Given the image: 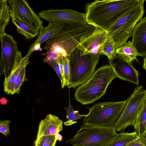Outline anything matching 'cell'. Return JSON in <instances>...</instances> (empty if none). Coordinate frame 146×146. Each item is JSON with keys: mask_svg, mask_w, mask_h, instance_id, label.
Masks as SVG:
<instances>
[{"mask_svg": "<svg viewBox=\"0 0 146 146\" xmlns=\"http://www.w3.org/2000/svg\"><path fill=\"white\" fill-rule=\"evenodd\" d=\"M142 0H96L86 5L87 23L107 32L110 27Z\"/></svg>", "mask_w": 146, "mask_h": 146, "instance_id": "obj_1", "label": "cell"}, {"mask_svg": "<svg viewBox=\"0 0 146 146\" xmlns=\"http://www.w3.org/2000/svg\"><path fill=\"white\" fill-rule=\"evenodd\" d=\"M88 24H74L64 25L62 31L46 41L44 49L68 57L79 45L96 28Z\"/></svg>", "mask_w": 146, "mask_h": 146, "instance_id": "obj_2", "label": "cell"}, {"mask_svg": "<svg viewBox=\"0 0 146 146\" xmlns=\"http://www.w3.org/2000/svg\"><path fill=\"white\" fill-rule=\"evenodd\" d=\"M116 78L109 65L102 66L85 83L78 87L74 93L75 99L83 105L94 103L105 94L108 87Z\"/></svg>", "mask_w": 146, "mask_h": 146, "instance_id": "obj_3", "label": "cell"}, {"mask_svg": "<svg viewBox=\"0 0 146 146\" xmlns=\"http://www.w3.org/2000/svg\"><path fill=\"white\" fill-rule=\"evenodd\" d=\"M100 53H91L83 56L77 47L68 57L69 60V79L67 86L75 88L88 80L96 71Z\"/></svg>", "mask_w": 146, "mask_h": 146, "instance_id": "obj_4", "label": "cell"}, {"mask_svg": "<svg viewBox=\"0 0 146 146\" xmlns=\"http://www.w3.org/2000/svg\"><path fill=\"white\" fill-rule=\"evenodd\" d=\"M144 1L142 0L130 9L108 30L107 35L113 41L115 50L126 43L129 38L132 36L135 26L142 19L144 15Z\"/></svg>", "mask_w": 146, "mask_h": 146, "instance_id": "obj_5", "label": "cell"}, {"mask_svg": "<svg viewBox=\"0 0 146 146\" xmlns=\"http://www.w3.org/2000/svg\"><path fill=\"white\" fill-rule=\"evenodd\" d=\"M126 100L99 102L92 108L82 121L83 125L113 127L123 110Z\"/></svg>", "mask_w": 146, "mask_h": 146, "instance_id": "obj_6", "label": "cell"}, {"mask_svg": "<svg viewBox=\"0 0 146 146\" xmlns=\"http://www.w3.org/2000/svg\"><path fill=\"white\" fill-rule=\"evenodd\" d=\"M117 134L113 127L83 125L74 136L66 143L73 146H106Z\"/></svg>", "mask_w": 146, "mask_h": 146, "instance_id": "obj_7", "label": "cell"}, {"mask_svg": "<svg viewBox=\"0 0 146 146\" xmlns=\"http://www.w3.org/2000/svg\"><path fill=\"white\" fill-rule=\"evenodd\" d=\"M146 99V90L141 86L136 87L126 100L124 109L113 126L116 131L122 132L127 127L133 126Z\"/></svg>", "mask_w": 146, "mask_h": 146, "instance_id": "obj_8", "label": "cell"}, {"mask_svg": "<svg viewBox=\"0 0 146 146\" xmlns=\"http://www.w3.org/2000/svg\"><path fill=\"white\" fill-rule=\"evenodd\" d=\"M0 39L1 44L0 74H4L5 78L10 74L16 61L22 57L21 52L18 50L17 42L12 35L5 33L0 37Z\"/></svg>", "mask_w": 146, "mask_h": 146, "instance_id": "obj_9", "label": "cell"}, {"mask_svg": "<svg viewBox=\"0 0 146 146\" xmlns=\"http://www.w3.org/2000/svg\"><path fill=\"white\" fill-rule=\"evenodd\" d=\"M11 19H18L35 29L39 30L43 22L25 0H8Z\"/></svg>", "mask_w": 146, "mask_h": 146, "instance_id": "obj_10", "label": "cell"}, {"mask_svg": "<svg viewBox=\"0 0 146 146\" xmlns=\"http://www.w3.org/2000/svg\"><path fill=\"white\" fill-rule=\"evenodd\" d=\"M38 16L48 22L62 25L87 24L85 14L71 9H49L41 11Z\"/></svg>", "mask_w": 146, "mask_h": 146, "instance_id": "obj_11", "label": "cell"}, {"mask_svg": "<svg viewBox=\"0 0 146 146\" xmlns=\"http://www.w3.org/2000/svg\"><path fill=\"white\" fill-rule=\"evenodd\" d=\"M109 65L113 70L116 77L138 85V70L125 58L116 54L112 60H109Z\"/></svg>", "mask_w": 146, "mask_h": 146, "instance_id": "obj_12", "label": "cell"}, {"mask_svg": "<svg viewBox=\"0 0 146 146\" xmlns=\"http://www.w3.org/2000/svg\"><path fill=\"white\" fill-rule=\"evenodd\" d=\"M107 36V32L96 27L92 34L77 47L81 55L91 53L95 54L100 53L99 47L106 40Z\"/></svg>", "mask_w": 146, "mask_h": 146, "instance_id": "obj_13", "label": "cell"}, {"mask_svg": "<svg viewBox=\"0 0 146 146\" xmlns=\"http://www.w3.org/2000/svg\"><path fill=\"white\" fill-rule=\"evenodd\" d=\"M63 121L55 115H47L39 122L36 138L46 135H56L62 131Z\"/></svg>", "mask_w": 146, "mask_h": 146, "instance_id": "obj_14", "label": "cell"}, {"mask_svg": "<svg viewBox=\"0 0 146 146\" xmlns=\"http://www.w3.org/2000/svg\"><path fill=\"white\" fill-rule=\"evenodd\" d=\"M131 43L139 56H146V17L135 26Z\"/></svg>", "mask_w": 146, "mask_h": 146, "instance_id": "obj_15", "label": "cell"}, {"mask_svg": "<svg viewBox=\"0 0 146 146\" xmlns=\"http://www.w3.org/2000/svg\"><path fill=\"white\" fill-rule=\"evenodd\" d=\"M30 57L27 54L16 61L12 70L7 77L5 78L3 84L4 91L7 94L14 95L15 87L17 77L22 69L30 63Z\"/></svg>", "mask_w": 146, "mask_h": 146, "instance_id": "obj_16", "label": "cell"}, {"mask_svg": "<svg viewBox=\"0 0 146 146\" xmlns=\"http://www.w3.org/2000/svg\"><path fill=\"white\" fill-rule=\"evenodd\" d=\"M64 26L48 22L46 27L42 26L39 30L36 39L30 46L27 54L31 56L33 53V48L35 45L38 44L41 46L43 42L46 41L48 39L60 33Z\"/></svg>", "mask_w": 146, "mask_h": 146, "instance_id": "obj_17", "label": "cell"}, {"mask_svg": "<svg viewBox=\"0 0 146 146\" xmlns=\"http://www.w3.org/2000/svg\"><path fill=\"white\" fill-rule=\"evenodd\" d=\"M115 53L125 58L131 64V62L135 60L139 62L137 58L139 55L133 46L131 42L126 43L117 49Z\"/></svg>", "mask_w": 146, "mask_h": 146, "instance_id": "obj_18", "label": "cell"}, {"mask_svg": "<svg viewBox=\"0 0 146 146\" xmlns=\"http://www.w3.org/2000/svg\"><path fill=\"white\" fill-rule=\"evenodd\" d=\"M15 25L18 32L23 35L28 40L31 39L38 35L39 30L27 25L22 21L15 19H11Z\"/></svg>", "mask_w": 146, "mask_h": 146, "instance_id": "obj_19", "label": "cell"}, {"mask_svg": "<svg viewBox=\"0 0 146 146\" xmlns=\"http://www.w3.org/2000/svg\"><path fill=\"white\" fill-rule=\"evenodd\" d=\"M7 1L8 0L0 1V37L5 33V28L11 18Z\"/></svg>", "mask_w": 146, "mask_h": 146, "instance_id": "obj_20", "label": "cell"}, {"mask_svg": "<svg viewBox=\"0 0 146 146\" xmlns=\"http://www.w3.org/2000/svg\"><path fill=\"white\" fill-rule=\"evenodd\" d=\"M138 137L135 131L131 133L123 131L119 134H117L106 146H125L128 143Z\"/></svg>", "mask_w": 146, "mask_h": 146, "instance_id": "obj_21", "label": "cell"}, {"mask_svg": "<svg viewBox=\"0 0 146 146\" xmlns=\"http://www.w3.org/2000/svg\"><path fill=\"white\" fill-rule=\"evenodd\" d=\"M133 127L135 131L138 136L145 131L146 127V99L138 113Z\"/></svg>", "mask_w": 146, "mask_h": 146, "instance_id": "obj_22", "label": "cell"}, {"mask_svg": "<svg viewBox=\"0 0 146 146\" xmlns=\"http://www.w3.org/2000/svg\"><path fill=\"white\" fill-rule=\"evenodd\" d=\"M115 44L109 37L107 36L105 41L100 46L99 52L108 58L109 60H112L116 55Z\"/></svg>", "mask_w": 146, "mask_h": 146, "instance_id": "obj_23", "label": "cell"}, {"mask_svg": "<svg viewBox=\"0 0 146 146\" xmlns=\"http://www.w3.org/2000/svg\"><path fill=\"white\" fill-rule=\"evenodd\" d=\"M69 105L68 107H66L64 109L66 111L67 115L66 117L67 121L64 122V124L66 126L71 125L77 123L76 121L81 118L86 117L87 115L80 114L78 110H75L72 106L69 98Z\"/></svg>", "mask_w": 146, "mask_h": 146, "instance_id": "obj_24", "label": "cell"}, {"mask_svg": "<svg viewBox=\"0 0 146 146\" xmlns=\"http://www.w3.org/2000/svg\"><path fill=\"white\" fill-rule=\"evenodd\" d=\"M58 135L44 136L36 138L34 146H55L58 139Z\"/></svg>", "mask_w": 146, "mask_h": 146, "instance_id": "obj_25", "label": "cell"}, {"mask_svg": "<svg viewBox=\"0 0 146 146\" xmlns=\"http://www.w3.org/2000/svg\"><path fill=\"white\" fill-rule=\"evenodd\" d=\"M26 66L24 67L21 71L17 77L15 87V94H19L20 93V88L25 81H27L26 77Z\"/></svg>", "mask_w": 146, "mask_h": 146, "instance_id": "obj_26", "label": "cell"}, {"mask_svg": "<svg viewBox=\"0 0 146 146\" xmlns=\"http://www.w3.org/2000/svg\"><path fill=\"white\" fill-rule=\"evenodd\" d=\"M64 71L63 88L67 86L68 83L69 75V60L68 57L62 56Z\"/></svg>", "mask_w": 146, "mask_h": 146, "instance_id": "obj_27", "label": "cell"}, {"mask_svg": "<svg viewBox=\"0 0 146 146\" xmlns=\"http://www.w3.org/2000/svg\"><path fill=\"white\" fill-rule=\"evenodd\" d=\"M125 146H146V130L138 137L128 143Z\"/></svg>", "mask_w": 146, "mask_h": 146, "instance_id": "obj_28", "label": "cell"}, {"mask_svg": "<svg viewBox=\"0 0 146 146\" xmlns=\"http://www.w3.org/2000/svg\"><path fill=\"white\" fill-rule=\"evenodd\" d=\"M11 120H5L0 121V133L7 137L10 133V124Z\"/></svg>", "mask_w": 146, "mask_h": 146, "instance_id": "obj_29", "label": "cell"}, {"mask_svg": "<svg viewBox=\"0 0 146 146\" xmlns=\"http://www.w3.org/2000/svg\"><path fill=\"white\" fill-rule=\"evenodd\" d=\"M41 55L46 56L43 59L44 62H55L58 57L60 56L53 51L46 52L44 53L41 54Z\"/></svg>", "mask_w": 146, "mask_h": 146, "instance_id": "obj_30", "label": "cell"}, {"mask_svg": "<svg viewBox=\"0 0 146 146\" xmlns=\"http://www.w3.org/2000/svg\"><path fill=\"white\" fill-rule=\"evenodd\" d=\"M48 64L53 69L58 75L61 83H63V80L62 76L61 74L59 65L58 63L55 62H47Z\"/></svg>", "mask_w": 146, "mask_h": 146, "instance_id": "obj_31", "label": "cell"}, {"mask_svg": "<svg viewBox=\"0 0 146 146\" xmlns=\"http://www.w3.org/2000/svg\"><path fill=\"white\" fill-rule=\"evenodd\" d=\"M56 62L58 63L59 65L60 71L63 78V82L62 84H61V88L62 89L64 88V71L62 55L59 56L57 59Z\"/></svg>", "mask_w": 146, "mask_h": 146, "instance_id": "obj_32", "label": "cell"}, {"mask_svg": "<svg viewBox=\"0 0 146 146\" xmlns=\"http://www.w3.org/2000/svg\"><path fill=\"white\" fill-rule=\"evenodd\" d=\"M143 68L146 70V56L143 59Z\"/></svg>", "mask_w": 146, "mask_h": 146, "instance_id": "obj_33", "label": "cell"}, {"mask_svg": "<svg viewBox=\"0 0 146 146\" xmlns=\"http://www.w3.org/2000/svg\"><path fill=\"white\" fill-rule=\"evenodd\" d=\"M145 130H146V127Z\"/></svg>", "mask_w": 146, "mask_h": 146, "instance_id": "obj_34", "label": "cell"}]
</instances>
